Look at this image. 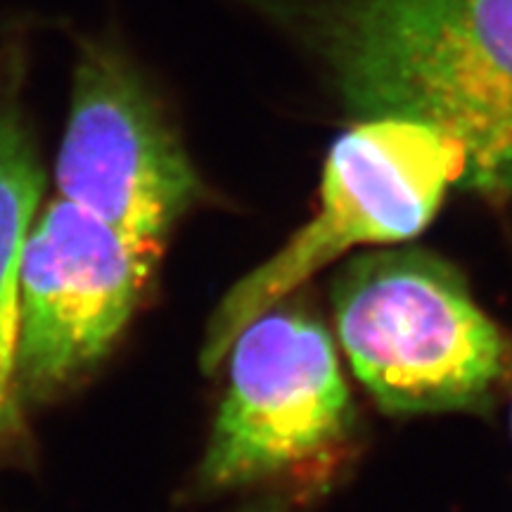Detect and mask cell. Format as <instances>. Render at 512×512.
Returning <instances> with one entry per match:
<instances>
[{"mask_svg": "<svg viewBox=\"0 0 512 512\" xmlns=\"http://www.w3.org/2000/svg\"><path fill=\"white\" fill-rule=\"evenodd\" d=\"M309 60L351 119L458 140V188L512 200V0H235Z\"/></svg>", "mask_w": 512, "mask_h": 512, "instance_id": "cell-1", "label": "cell"}, {"mask_svg": "<svg viewBox=\"0 0 512 512\" xmlns=\"http://www.w3.org/2000/svg\"><path fill=\"white\" fill-rule=\"evenodd\" d=\"M228 387L190 494L304 501L342 467L356 411L330 332L287 297L230 344Z\"/></svg>", "mask_w": 512, "mask_h": 512, "instance_id": "cell-2", "label": "cell"}, {"mask_svg": "<svg viewBox=\"0 0 512 512\" xmlns=\"http://www.w3.org/2000/svg\"><path fill=\"white\" fill-rule=\"evenodd\" d=\"M330 299L349 366L384 413L484 411L508 373L501 330L458 268L427 249L354 256Z\"/></svg>", "mask_w": 512, "mask_h": 512, "instance_id": "cell-3", "label": "cell"}, {"mask_svg": "<svg viewBox=\"0 0 512 512\" xmlns=\"http://www.w3.org/2000/svg\"><path fill=\"white\" fill-rule=\"evenodd\" d=\"M465 174V150L408 119H358L330 147L318 211L261 266L240 278L209 316L200 363L214 373L256 316L292 297L356 247L403 245L430 226Z\"/></svg>", "mask_w": 512, "mask_h": 512, "instance_id": "cell-4", "label": "cell"}, {"mask_svg": "<svg viewBox=\"0 0 512 512\" xmlns=\"http://www.w3.org/2000/svg\"><path fill=\"white\" fill-rule=\"evenodd\" d=\"M57 197L164 254L204 183L152 81L117 38L76 43Z\"/></svg>", "mask_w": 512, "mask_h": 512, "instance_id": "cell-5", "label": "cell"}, {"mask_svg": "<svg viewBox=\"0 0 512 512\" xmlns=\"http://www.w3.org/2000/svg\"><path fill=\"white\" fill-rule=\"evenodd\" d=\"M159 259L62 197L36 216L19 280L17 382L24 406L53 401L110 354Z\"/></svg>", "mask_w": 512, "mask_h": 512, "instance_id": "cell-6", "label": "cell"}, {"mask_svg": "<svg viewBox=\"0 0 512 512\" xmlns=\"http://www.w3.org/2000/svg\"><path fill=\"white\" fill-rule=\"evenodd\" d=\"M24 50L0 53V467L29 456L27 406L17 382L19 280L46 174L24 107Z\"/></svg>", "mask_w": 512, "mask_h": 512, "instance_id": "cell-7", "label": "cell"}, {"mask_svg": "<svg viewBox=\"0 0 512 512\" xmlns=\"http://www.w3.org/2000/svg\"><path fill=\"white\" fill-rule=\"evenodd\" d=\"M510 382H512V366H510ZM510 394H512V384H510ZM510 437H512V401H510Z\"/></svg>", "mask_w": 512, "mask_h": 512, "instance_id": "cell-8", "label": "cell"}]
</instances>
